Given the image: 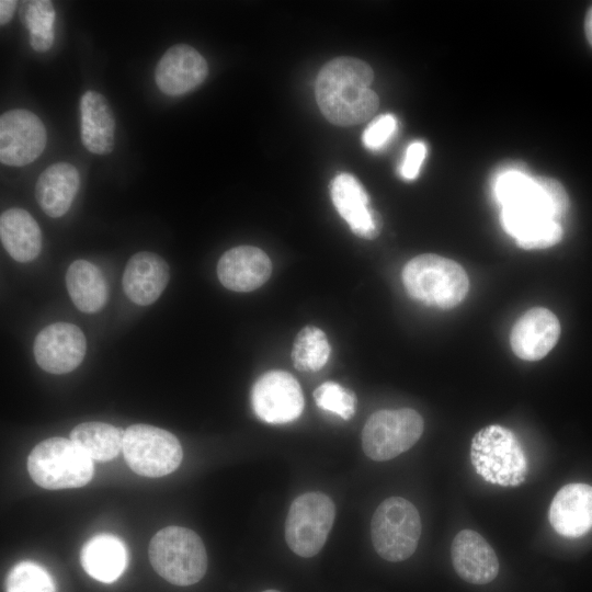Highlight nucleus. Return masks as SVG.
<instances>
[{"instance_id": "obj_1", "label": "nucleus", "mask_w": 592, "mask_h": 592, "mask_svg": "<svg viewBox=\"0 0 592 592\" xmlns=\"http://www.w3.org/2000/svg\"><path fill=\"white\" fill-rule=\"evenodd\" d=\"M493 192L502 206V226L520 248L545 249L561 240L569 198L560 182L513 169L498 175Z\"/></svg>"}, {"instance_id": "obj_2", "label": "nucleus", "mask_w": 592, "mask_h": 592, "mask_svg": "<svg viewBox=\"0 0 592 592\" xmlns=\"http://www.w3.org/2000/svg\"><path fill=\"white\" fill-rule=\"evenodd\" d=\"M373 80L371 66L361 59L338 57L327 62L316 80V100L323 116L339 126L371 118L379 105Z\"/></svg>"}, {"instance_id": "obj_3", "label": "nucleus", "mask_w": 592, "mask_h": 592, "mask_svg": "<svg viewBox=\"0 0 592 592\" xmlns=\"http://www.w3.org/2000/svg\"><path fill=\"white\" fill-rule=\"evenodd\" d=\"M403 286L413 299L441 309L460 304L469 289V278L457 262L433 253L414 257L401 273Z\"/></svg>"}, {"instance_id": "obj_4", "label": "nucleus", "mask_w": 592, "mask_h": 592, "mask_svg": "<svg viewBox=\"0 0 592 592\" xmlns=\"http://www.w3.org/2000/svg\"><path fill=\"white\" fill-rule=\"evenodd\" d=\"M148 555L153 570L174 585L197 583L207 570L203 540L186 527L167 526L158 531L150 540Z\"/></svg>"}, {"instance_id": "obj_5", "label": "nucleus", "mask_w": 592, "mask_h": 592, "mask_svg": "<svg viewBox=\"0 0 592 592\" xmlns=\"http://www.w3.org/2000/svg\"><path fill=\"white\" fill-rule=\"evenodd\" d=\"M470 459L476 473L491 485L516 487L526 478L525 453L515 434L501 425H488L475 433Z\"/></svg>"}, {"instance_id": "obj_6", "label": "nucleus", "mask_w": 592, "mask_h": 592, "mask_svg": "<svg viewBox=\"0 0 592 592\" xmlns=\"http://www.w3.org/2000/svg\"><path fill=\"white\" fill-rule=\"evenodd\" d=\"M92 460L71 439L56 436L32 449L27 469L33 481L44 489L79 488L93 477Z\"/></svg>"}, {"instance_id": "obj_7", "label": "nucleus", "mask_w": 592, "mask_h": 592, "mask_svg": "<svg viewBox=\"0 0 592 592\" xmlns=\"http://www.w3.org/2000/svg\"><path fill=\"white\" fill-rule=\"evenodd\" d=\"M421 519L407 499L390 497L375 510L371 536L376 553L387 561H402L415 551L421 536Z\"/></svg>"}, {"instance_id": "obj_8", "label": "nucleus", "mask_w": 592, "mask_h": 592, "mask_svg": "<svg viewBox=\"0 0 592 592\" xmlns=\"http://www.w3.org/2000/svg\"><path fill=\"white\" fill-rule=\"evenodd\" d=\"M123 454L134 473L150 478L171 474L183 457L175 435L149 424H133L125 430Z\"/></svg>"}, {"instance_id": "obj_9", "label": "nucleus", "mask_w": 592, "mask_h": 592, "mask_svg": "<svg viewBox=\"0 0 592 592\" xmlns=\"http://www.w3.org/2000/svg\"><path fill=\"white\" fill-rule=\"evenodd\" d=\"M424 422L410 408L374 412L362 431V447L367 457L385 462L411 448L423 433Z\"/></svg>"}, {"instance_id": "obj_10", "label": "nucleus", "mask_w": 592, "mask_h": 592, "mask_svg": "<svg viewBox=\"0 0 592 592\" xmlns=\"http://www.w3.org/2000/svg\"><path fill=\"white\" fill-rule=\"evenodd\" d=\"M335 517V505L322 492H306L291 504L285 521V539L296 555L309 558L323 547Z\"/></svg>"}, {"instance_id": "obj_11", "label": "nucleus", "mask_w": 592, "mask_h": 592, "mask_svg": "<svg viewBox=\"0 0 592 592\" xmlns=\"http://www.w3.org/2000/svg\"><path fill=\"white\" fill-rule=\"evenodd\" d=\"M251 405L259 419L272 424L296 420L305 400L297 379L285 371H270L253 385Z\"/></svg>"}, {"instance_id": "obj_12", "label": "nucleus", "mask_w": 592, "mask_h": 592, "mask_svg": "<svg viewBox=\"0 0 592 592\" xmlns=\"http://www.w3.org/2000/svg\"><path fill=\"white\" fill-rule=\"evenodd\" d=\"M47 143L46 128L37 115L23 109L10 110L0 117V161L12 167L36 160Z\"/></svg>"}, {"instance_id": "obj_13", "label": "nucleus", "mask_w": 592, "mask_h": 592, "mask_svg": "<svg viewBox=\"0 0 592 592\" xmlns=\"http://www.w3.org/2000/svg\"><path fill=\"white\" fill-rule=\"evenodd\" d=\"M86 351L83 332L69 322H55L45 327L36 335L33 345L36 363L52 374H66L77 368Z\"/></svg>"}, {"instance_id": "obj_14", "label": "nucleus", "mask_w": 592, "mask_h": 592, "mask_svg": "<svg viewBox=\"0 0 592 592\" xmlns=\"http://www.w3.org/2000/svg\"><path fill=\"white\" fill-rule=\"evenodd\" d=\"M207 73L205 58L194 47L178 44L170 47L158 61L155 80L162 93L180 96L197 88Z\"/></svg>"}, {"instance_id": "obj_15", "label": "nucleus", "mask_w": 592, "mask_h": 592, "mask_svg": "<svg viewBox=\"0 0 592 592\" xmlns=\"http://www.w3.org/2000/svg\"><path fill=\"white\" fill-rule=\"evenodd\" d=\"M560 323L547 308L535 307L525 311L513 325L510 344L514 354L525 361H538L557 343Z\"/></svg>"}, {"instance_id": "obj_16", "label": "nucleus", "mask_w": 592, "mask_h": 592, "mask_svg": "<svg viewBox=\"0 0 592 592\" xmlns=\"http://www.w3.org/2000/svg\"><path fill=\"white\" fill-rule=\"evenodd\" d=\"M330 193L335 209L356 236L372 240L379 235L380 217L369 206L368 195L356 178L349 173L338 174Z\"/></svg>"}, {"instance_id": "obj_17", "label": "nucleus", "mask_w": 592, "mask_h": 592, "mask_svg": "<svg viewBox=\"0 0 592 592\" xmlns=\"http://www.w3.org/2000/svg\"><path fill=\"white\" fill-rule=\"evenodd\" d=\"M456 573L466 582L487 584L499 573V560L490 544L477 532L463 530L451 546Z\"/></svg>"}, {"instance_id": "obj_18", "label": "nucleus", "mask_w": 592, "mask_h": 592, "mask_svg": "<svg viewBox=\"0 0 592 592\" xmlns=\"http://www.w3.org/2000/svg\"><path fill=\"white\" fill-rule=\"evenodd\" d=\"M272 263L266 253L252 246H239L226 251L217 264L220 283L235 292H251L270 277Z\"/></svg>"}, {"instance_id": "obj_19", "label": "nucleus", "mask_w": 592, "mask_h": 592, "mask_svg": "<svg viewBox=\"0 0 592 592\" xmlns=\"http://www.w3.org/2000/svg\"><path fill=\"white\" fill-rule=\"evenodd\" d=\"M549 522L565 537L587 534L592 528V486L573 482L560 488L550 503Z\"/></svg>"}, {"instance_id": "obj_20", "label": "nucleus", "mask_w": 592, "mask_h": 592, "mask_svg": "<svg viewBox=\"0 0 592 592\" xmlns=\"http://www.w3.org/2000/svg\"><path fill=\"white\" fill-rule=\"evenodd\" d=\"M170 278L168 263L149 251L135 253L126 264L122 285L127 298L136 305L153 304Z\"/></svg>"}, {"instance_id": "obj_21", "label": "nucleus", "mask_w": 592, "mask_h": 592, "mask_svg": "<svg viewBox=\"0 0 592 592\" xmlns=\"http://www.w3.org/2000/svg\"><path fill=\"white\" fill-rule=\"evenodd\" d=\"M79 186L78 170L68 162H56L45 169L36 182L37 204L49 217H61L69 210Z\"/></svg>"}, {"instance_id": "obj_22", "label": "nucleus", "mask_w": 592, "mask_h": 592, "mask_svg": "<svg viewBox=\"0 0 592 592\" xmlns=\"http://www.w3.org/2000/svg\"><path fill=\"white\" fill-rule=\"evenodd\" d=\"M81 141L92 153L107 155L114 148L115 118L106 99L89 90L80 101Z\"/></svg>"}, {"instance_id": "obj_23", "label": "nucleus", "mask_w": 592, "mask_h": 592, "mask_svg": "<svg viewBox=\"0 0 592 592\" xmlns=\"http://www.w3.org/2000/svg\"><path fill=\"white\" fill-rule=\"evenodd\" d=\"M0 238L7 252L18 262L33 261L42 249L41 228L22 208H9L1 214Z\"/></svg>"}, {"instance_id": "obj_24", "label": "nucleus", "mask_w": 592, "mask_h": 592, "mask_svg": "<svg viewBox=\"0 0 592 592\" xmlns=\"http://www.w3.org/2000/svg\"><path fill=\"white\" fill-rule=\"evenodd\" d=\"M80 561L83 570L90 577L104 583H111L125 570L127 550L116 536L99 534L83 545Z\"/></svg>"}, {"instance_id": "obj_25", "label": "nucleus", "mask_w": 592, "mask_h": 592, "mask_svg": "<svg viewBox=\"0 0 592 592\" xmlns=\"http://www.w3.org/2000/svg\"><path fill=\"white\" fill-rule=\"evenodd\" d=\"M66 286L75 306L83 312H96L107 301V282L102 271L87 260H76L69 265Z\"/></svg>"}, {"instance_id": "obj_26", "label": "nucleus", "mask_w": 592, "mask_h": 592, "mask_svg": "<svg viewBox=\"0 0 592 592\" xmlns=\"http://www.w3.org/2000/svg\"><path fill=\"white\" fill-rule=\"evenodd\" d=\"M124 433L104 422H83L70 432V439L91 458L107 462L123 451Z\"/></svg>"}, {"instance_id": "obj_27", "label": "nucleus", "mask_w": 592, "mask_h": 592, "mask_svg": "<svg viewBox=\"0 0 592 592\" xmlns=\"http://www.w3.org/2000/svg\"><path fill=\"white\" fill-rule=\"evenodd\" d=\"M20 19L30 33V44L35 52L45 53L54 44L56 18L52 1H23L19 8Z\"/></svg>"}, {"instance_id": "obj_28", "label": "nucleus", "mask_w": 592, "mask_h": 592, "mask_svg": "<svg viewBox=\"0 0 592 592\" xmlns=\"http://www.w3.org/2000/svg\"><path fill=\"white\" fill-rule=\"evenodd\" d=\"M330 353L326 333L315 326H307L296 335L292 360L300 372H317L326 365Z\"/></svg>"}, {"instance_id": "obj_29", "label": "nucleus", "mask_w": 592, "mask_h": 592, "mask_svg": "<svg viewBox=\"0 0 592 592\" xmlns=\"http://www.w3.org/2000/svg\"><path fill=\"white\" fill-rule=\"evenodd\" d=\"M5 592H56L49 572L33 561H21L9 571Z\"/></svg>"}, {"instance_id": "obj_30", "label": "nucleus", "mask_w": 592, "mask_h": 592, "mask_svg": "<svg viewBox=\"0 0 592 592\" xmlns=\"http://www.w3.org/2000/svg\"><path fill=\"white\" fill-rule=\"evenodd\" d=\"M317 406L332 412L343 420H349L355 412L356 397L350 389L334 382H326L314 391Z\"/></svg>"}, {"instance_id": "obj_31", "label": "nucleus", "mask_w": 592, "mask_h": 592, "mask_svg": "<svg viewBox=\"0 0 592 592\" xmlns=\"http://www.w3.org/2000/svg\"><path fill=\"white\" fill-rule=\"evenodd\" d=\"M397 130V119L392 114L374 118L363 132V145L369 150H380Z\"/></svg>"}, {"instance_id": "obj_32", "label": "nucleus", "mask_w": 592, "mask_h": 592, "mask_svg": "<svg viewBox=\"0 0 592 592\" xmlns=\"http://www.w3.org/2000/svg\"><path fill=\"white\" fill-rule=\"evenodd\" d=\"M425 156L426 147L422 141L410 144L400 166L401 177L406 180H414L419 175Z\"/></svg>"}, {"instance_id": "obj_33", "label": "nucleus", "mask_w": 592, "mask_h": 592, "mask_svg": "<svg viewBox=\"0 0 592 592\" xmlns=\"http://www.w3.org/2000/svg\"><path fill=\"white\" fill-rule=\"evenodd\" d=\"M16 1L13 0H1L0 1V23L4 25L10 22L14 14V9L16 7Z\"/></svg>"}, {"instance_id": "obj_34", "label": "nucleus", "mask_w": 592, "mask_h": 592, "mask_svg": "<svg viewBox=\"0 0 592 592\" xmlns=\"http://www.w3.org/2000/svg\"><path fill=\"white\" fill-rule=\"evenodd\" d=\"M585 36L590 45L592 46V5L588 10L584 22Z\"/></svg>"}, {"instance_id": "obj_35", "label": "nucleus", "mask_w": 592, "mask_h": 592, "mask_svg": "<svg viewBox=\"0 0 592 592\" xmlns=\"http://www.w3.org/2000/svg\"><path fill=\"white\" fill-rule=\"evenodd\" d=\"M263 592H280V591L270 589V590H265V591H263Z\"/></svg>"}]
</instances>
